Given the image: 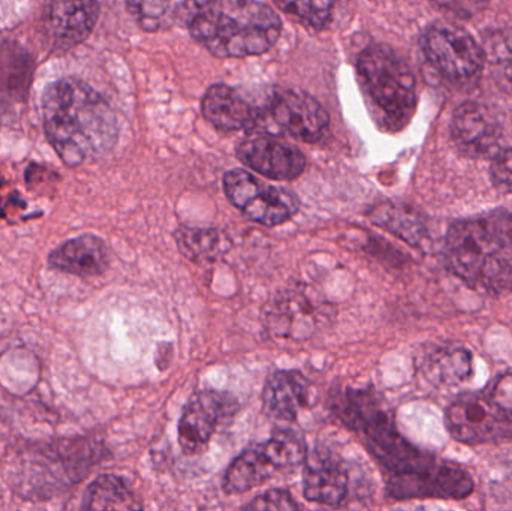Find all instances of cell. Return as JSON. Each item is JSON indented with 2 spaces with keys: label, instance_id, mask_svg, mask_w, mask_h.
Listing matches in <instances>:
<instances>
[{
  "label": "cell",
  "instance_id": "1",
  "mask_svg": "<svg viewBox=\"0 0 512 511\" xmlns=\"http://www.w3.org/2000/svg\"><path fill=\"white\" fill-rule=\"evenodd\" d=\"M336 408L340 420L363 434L370 452L387 470L390 497L459 501L474 491V482L462 468L439 462L411 446L373 393L348 390L340 396Z\"/></svg>",
  "mask_w": 512,
  "mask_h": 511
},
{
  "label": "cell",
  "instance_id": "2",
  "mask_svg": "<svg viewBox=\"0 0 512 511\" xmlns=\"http://www.w3.org/2000/svg\"><path fill=\"white\" fill-rule=\"evenodd\" d=\"M42 117L48 141L69 167L105 155L119 137L111 105L78 78H60L48 86Z\"/></svg>",
  "mask_w": 512,
  "mask_h": 511
},
{
  "label": "cell",
  "instance_id": "3",
  "mask_svg": "<svg viewBox=\"0 0 512 511\" xmlns=\"http://www.w3.org/2000/svg\"><path fill=\"white\" fill-rule=\"evenodd\" d=\"M445 266L472 290L512 293V212L495 210L454 222L445 237Z\"/></svg>",
  "mask_w": 512,
  "mask_h": 511
},
{
  "label": "cell",
  "instance_id": "4",
  "mask_svg": "<svg viewBox=\"0 0 512 511\" xmlns=\"http://www.w3.org/2000/svg\"><path fill=\"white\" fill-rule=\"evenodd\" d=\"M189 30L213 56L242 59L267 53L279 39L282 21L259 0H212Z\"/></svg>",
  "mask_w": 512,
  "mask_h": 511
},
{
  "label": "cell",
  "instance_id": "5",
  "mask_svg": "<svg viewBox=\"0 0 512 511\" xmlns=\"http://www.w3.org/2000/svg\"><path fill=\"white\" fill-rule=\"evenodd\" d=\"M357 72L364 95L385 128H405L417 107V83L408 63L387 45H372L358 57Z\"/></svg>",
  "mask_w": 512,
  "mask_h": 511
},
{
  "label": "cell",
  "instance_id": "6",
  "mask_svg": "<svg viewBox=\"0 0 512 511\" xmlns=\"http://www.w3.org/2000/svg\"><path fill=\"white\" fill-rule=\"evenodd\" d=\"M306 444L294 432L282 431L234 459L224 479L227 494H243L306 461Z\"/></svg>",
  "mask_w": 512,
  "mask_h": 511
},
{
  "label": "cell",
  "instance_id": "7",
  "mask_svg": "<svg viewBox=\"0 0 512 511\" xmlns=\"http://www.w3.org/2000/svg\"><path fill=\"white\" fill-rule=\"evenodd\" d=\"M330 117L321 104L301 90H279L261 108L256 132L277 131L304 143H318L327 135Z\"/></svg>",
  "mask_w": 512,
  "mask_h": 511
},
{
  "label": "cell",
  "instance_id": "8",
  "mask_svg": "<svg viewBox=\"0 0 512 511\" xmlns=\"http://www.w3.org/2000/svg\"><path fill=\"white\" fill-rule=\"evenodd\" d=\"M224 191L234 207L264 227H277L297 215L300 201L288 189L265 185L246 170H231L224 177Z\"/></svg>",
  "mask_w": 512,
  "mask_h": 511
},
{
  "label": "cell",
  "instance_id": "9",
  "mask_svg": "<svg viewBox=\"0 0 512 511\" xmlns=\"http://www.w3.org/2000/svg\"><path fill=\"white\" fill-rule=\"evenodd\" d=\"M424 56L430 65L456 83H468L483 71L486 65L483 48L471 33L450 23L436 24L424 33Z\"/></svg>",
  "mask_w": 512,
  "mask_h": 511
},
{
  "label": "cell",
  "instance_id": "10",
  "mask_svg": "<svg viewBox=\"0 0 512 511\" xmlns=\"http://www.w3.org/2000/svg\"><path fill=\"white\" fill-rule=\"evenodd\" d=\"M451 437L463 444H486L512 438V416L486 390L465 393L451 402L445 414Z\"/></svg>",
  "mask_w": 512,
  "mask_h": 511
},
{
  "label": "cell",
  "instance_id": "11",
  "mask_svg": "<svg viewBox=\"0 0 512 511\" xmlns=\"http://www.w3.org/2000/svg\"><path fill=\"white\" fill-rule=\"evenodd\" d=\"M239 401L228 392L203 390L195 393L179 422V444L185 455H200L209 446L222 423L233 419Z\"/></svg>",
  "mask_w": 512,
  "mask_h": 511
},
{
  "label": "cell",
  "instance_id": "12",
  "mask_svg": "<svg viewBox=\"0 0 512 511\" xmlns=\"http://www.w3.org/2000/svg\"><path fill=\"white\" fill-rule=\"evenodd\" d=\"M451 135L463 155L493 158L504 141L502 114L483 102H465L454 113Z\"/></svg>",
  "mask_w": 512,
  "mask_h": 511
},
{
  "label": "cell",
  "instance_id": "13",
  "mask_svg": "<svg viewBox=\"0 0 512 511\" xmlns=\"http://www.w3.org/2000/svg\"><path fill=\"white\" fill-rule=\"evenodd\" d=\"M267 320L271 333L279 338L303 341L328 320V306L306 290H291L277 297Z\"/></svg>",
  "mask_w": 512,
  "mask_h": 511
},
{
  "label": "cell",
  "instance_id": "14",
  "mask_svg": "<svg viewBox=\"0 0 512 511\" xmlns=\"http://www.w3.org/2000/svg\"><path fill=\"white\" fill-rule=\"evenodd\" d=\"M237 156L246 167L268 179L294 180L306 170V156L273 135L259 134L243 140Z\"/></svg>",
  "mask_w": 512,
  "mask_h": 511
},
{
  "label": "cell",
  "instance_id": "15",
  "mask_svg": "<svg viewBox=\"0 0 512 511\" xmlns=\"http://www.w3.org/2000/svg\"><path fill=\"white\" fill-rule=\"evenodd\" d=\"M349 477L345 465L328 455L313 452L304 461L303 494L310 503L337 507L346 500Z\"/></svg>",
  "mask_w": 512,
  "mask_h": 511
},
{
  "label": "cell",
  "instance_id": "16",
  "mask_svg": "<svg viewBox=\"0 0 512 511\" xmlns=\"http://www.w3.org/2000/svg\"><path fill=\"white\" fill-rule=\"evenodd\" d=\"M98 18V0H51L47 30L54 44L71 48L89 38Z\"/></svg>",
  "mask_w": 512,
  "mask_h": 511
},
{
  "label": "cell",
  "instance_id": "17",
  "mask_svg": "<svg viewBox=\"0 0 512 511\" xmlns=\"http://www.w3.org/2000/svg\"><path fill=\"white\" fill-rule=\"evenodd\" d=\"M203 114L219 131L255 132L261 108L249 104L237 90L225 84H215L204 95Z\"/></svg>",
  "mask_w": 512,
  "mask_h": 511
},
{
  "label": "cell",
  "instance_id": "18",
  "mask_svg": "<svg viewBox=\"0 0 512 511\" xmlns=\"http://www.w3.org/2000/svg\"><path fill=\"white\" fill-rule=\"evenodd\" d=\"M312 386L298 371H277L267 380L262 393V407L267 417L280 422H294L309 407Z\"/></svg>",
  "mask_w": 512,
  "mask_h": 511
},
{
  "label": "cell",
  "instance_id": "19",
  "mask_svg": "<svg viewBox=\"0 0 512 511\" xmlns=\"http://www.w3.org/2000/svg\"><path fill=\"white\" fill-rule=\"evenodd\" d=\"M212 0H126L129 14L147 32L191 26Z\"/></svg>",
  "mask_w": 512,
  "mask_h": 511
},
{
  "label": "cell",
  "instance_id": "20",
  "mask_svg": "<svg viewBox=\"0 0 512 511\" xmlns=\"http://www.w3.org/2000/svg\"><path fill=\"white\" fill-rule=\"evenodd\" d=\"M48 264L60 272L87 278L101 275L108 269L110 254L104 240L93 234H84L54 249L48 257Z\"/></svg>",
  "mask_w": 512,
  "mask_h": 511
},
{
  "label": "cell",
  "instance_id": "21",
  "mask_svg": "<svg viewBox=\"0 0 512 511\" xmlns=\"http://www.w3.org/2000/svg\"><path fill=\"white\" fill-rule=\"evenodd\" d=\"M370 219L382 230L394 234L414 248H423L429 240V231L420 213L402 204H379L370 213Z\"/></svg>",
  "mask_w": 512,
  "mask_h": 511
},
{
  "label": "cell",
  "instance_id": "22",
  "mask_svg": "<svg viewBox=\"0 0 512 511\" xmlns=\"http://www.w3.org/2000/svg\"><path fill=\"white\" fill-rule=\"evenodd\" d=\"M424 374L436 386L453 387L468 381L474 371L472 354L462 347H442L424 362Z\"/></svg>",
  "mask_w": 512,
  "mask_h": 511
},
{
  "label": "cell",
  "instance_id": "23",
  "mask_svg": "<svg viewBox=\"0 0 512 511\" xmlns=\"http://www.w3.org/2000/svg\"><path fill=\"white\" fill-rule=\"evenodd\" d=\"M137 507L125 480L111 474L98 477L84 495V510H131Z\"/></svg>",
  "mask_w": 512,
  "mask_h": 511
},
{
  "label": "cell",
  "instance_id": "24",
  "mask_svg": "<svg viewBox=\"0 0 512 511\" xmlns=\"http://www.w3.org/2000/svg\"><path fill=\"white\" fill-rule=\"evenodd\" d=\"M176 243L180 252L194 263H209L225 252V239L212 228H179Z\"/></svg>",
  "mask_w": 512,
  "mask_h": 511
},
{
  "label": "cell",
  "instance_id": "25",
  "mask_svg": "<svg viewBox=\"0 0 512 511\" xmlns=\"http://www.w3.org/2000/svg\"><path fill=\"white\" fill-rule=\"evenodd\" d=\"M483 50L496 83L512 93V29L493 33Z\"/></svg>",
  "mask_w": 512,
  "mask_h": 511
},
{
  "label": "cell",
  "instance_id": "26",
  "mask_svg": "<svg viewBox=\"0 0 512 511\" xmlns=\"http://www.w3.org/2000/svg\"><path fill=\"white\" fill-rule=\"evenodd\" d=\"M282 11L313 27L330 23L337 0H274Z\"/></svg>",
  "mask_w": 512,
  "mask_h": 511
},
{
  "label": "cell",
  "instance_id": "27",
  "mask_svg": "<svg viewBox=\"0 0 512 511\" xmlns=\"http://www.w3.org/2000/svg\"><path fill=\"white\" fill-rule=\"evenodd\" d=\"M493 185L502 194H512V146L499 150L493 156L490 168Z\"/></svg>",
  "mask_w": 512,
  "mask_h": 511
},
{
  "label": "cell",
  "instance_id": "28",
  "mask_svg": "<svg viewBox=\"0 0 512 511\" xmlns=\"http://www.w3.org/2000/svg\"><path fill=\"white\" fill-rule=\"evenodd\" d=\"M245 510H298L300 506L295 503L294 497L288 491L282 489H273V491L264 492L259 497L254 498L251 503L243 507Z\"/></svg>",
  "mask_w": 512,
  "mask_h": 511
},
{
  "label": "cell",
  "instance_id": "29",
  "mask_svg": "<svg viewBox=\"0 0 512 511\" xmlns=\"http://www.w3.org/2000/svg\"><path fill=\"white\" fill-rule=\"evenodd\" d=\"M486 392L490 398L505 411L512 416V374H504L496 378L492 384H489Z\"/></svg>",
  "mask_w": 512,
  "mask_h": 511
},
{
  "label": "cell",
  "instance_id": "30",
  "mask_svg": "<svg viewBox=\"0 0 512 511\" xmlns=\"http://www.w3.org/2000/svg\"><path fill=\"white\" fill-rule=\"evenodd\" d=\"M432 2L438 3L439 6H444V8L453 9V11L466 12L478 8V3L481 0H432Z\"/></svg>",
  "mask_w": 512,
  "mask_h": 511
}]
</instances>
